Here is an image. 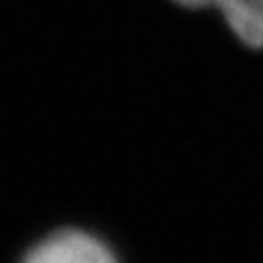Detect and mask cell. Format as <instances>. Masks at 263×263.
<instances>
[{"mask_svg":"<svg viewBox=\"0 0 263 263\" xmlns=\"http://www.w3.org/2000/svg\"><path fill=\"white\" fill-rule=\"evenodd\" d=\"M20 263H119V259L88 230L62 228L33 243Z\"/></svg>","mask_w":263,"mask_h":263,"instance_id":"1","label":"cell"},{"mask_svg":"<svg viewBox=\"0 0 263 263\" xmlns=\"http://www.w3.org/2000/svg\"><path fill=\"white\" fill-rule=\"evenodd\" d=\"M184 7H217L241 42L263 48V0H176Z\"/></svg>","mask_w":263,"mask_h":263,"instance_id":"2","label":"cell"}]
</instances>
